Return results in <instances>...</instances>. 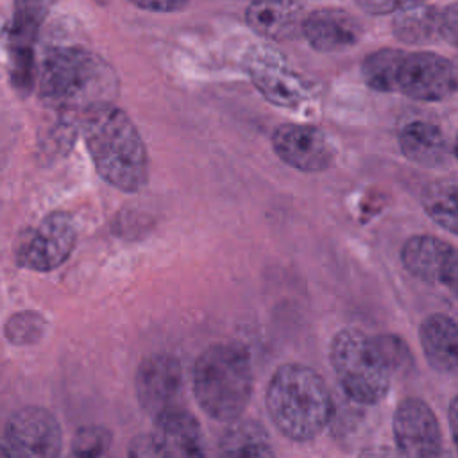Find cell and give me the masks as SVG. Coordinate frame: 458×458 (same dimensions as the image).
Here are the masks:
<instances>
[{
  "label": "cell",
  "instance_id": "1f68e13d",
  "mask_svg": "<svg viewBox=\"0 0 458 458\" xmlns=\"http://www.w3.org/2000/svg\"><path fill=\"white\" fill-rule=\"evenodd\" d=\"M0 456H13V453L5 442H0Z\"/></svg>",
  "mask_w": 458,
  "mask_h": 458
},
{
  "label": "cell",
  "instance_id": "4316f807",
  "mask_svg": "<svg viewBox=\"0 0 458 458\" xmlns=\"http://www.w3.org/2000/svg\"><path fill=\"white\" fill-rule=\"evenodd\" d=\"M440 38L458 47V2L440 13Z\"/></svg>",
  "mask_w": 458,
  "mask_h": 458
},
{
  "label": "cell",
  "instance_id": "5b68a950",
  "mask_svg": "<svg viewBox=\"0 0 458 458\" xmlns=\"http://www.w3.org/2000/svg\"><path fill=\"white\" fill-rule=\"evenodd\" d=\"M329 363L352 403L372 406L386 397L394 370L376 336L354 327L340 329L329 344Z\"/></svg>",
  "mask_w": 458,
  "mask_h": 458
},
{
  "label": "cell",
  "instance_id": "9a60e30c",
  "mask_svg": "<svg viewBox=\"0 0 458 458\" xmlns=\"http://www.w3.org/2000/svg\"><path fill=\"white\" fill-rule=\"evenodd\" d=\"M428 365L444 376L458 377V322L445 313L428 315L419 327Z\"/></svg>",
  "mask_w": 458,
  "mask_h": 458
},
{
  "label": "cell",
  "instance_id": "7402d4cb",
  "mask_svg": "<svg viewBox=\"0 0 458 458\" xmlns=\"http://www.w3.org/2000/svg\"><path fill=\"white\" fill-rule=\"evenodd\" d=\"M426 215L442 229L458 236V181L429 182L420 197Z\"/></svg>",
  "mask_w": 458,
  "mask_h": 458
},
{
  "label": "cell",
  "instance_id": "30bf717a",
  "mask_svg": "<svg viewBox=\"0 0 458 458\" xmlns=\"http://www.w3.org/2000/svg\"><path fill=\"white\" fill-rule=\"evenodd\" d=\"M392 431L397 453L411 458L440 456L442 431L431 406L420 397H404L395 406Z\"/></svg>",
  "mask_w": 458,
  "mask_h": 458
},
{
  "label": "cell",
  "instance_id": "ffe728a7",
  "mask_svg": "<svg viewBox=\"0 0 458 458\" xmlns=\"http://www.w3.org/2000/svg\"><path fill=\"white\" fill-rule=\"evenodd\" d=\"M394 36L406 45H428L440 38V11L417 4L397 11L392 21Z\"/></svg>",
  "mask_w": 458,
  "mask_h": 458
},
{
  "label": "cell",
  "instance_id": "2e32d148",
  "mask_svg": "<svg viewBox=\"0 0 458 458\" xmlns=\"http://www.w3.org/2000/svg\"><path fill=\"white\" fill-rule=\"evenodd\" d=\"M401 154L424 168L442 166L449 154L451 147L444 131L426 120H410L397 132Z\"/></svg>",
  "mask_w": 458,
  "mask_h": 458
},
{
  "label": "cell",
  "instance_id": "f546056e",
  "mask_svg": "<svg viewBox=\"0 0 458 458\" xmlns=\"http://www.w3.org/2000/svg\"><path fill=\"white\" fill-rule=\"evenodd\" d=\"M127 453L131 456H157V449L154 445V440L150 437V433L147 435H138L131 444Z\"/></svg>",
  "mask_w": 458,
  "mask_h": 458
},
{
  "label": "cell",
  "instance_id": "484cf974",
  "mask_svg": "<svg viewBox=\"0 0 458 458\" xmlns=\"http://www.w3.org/2000/svg\"><path fill=\"white\" fill-rule=\"evenodd\" d=\"M424 0H356V4L369 14H395L406 7L422 4Z\"/></svg>",
  "mask_w": 458,
  "mask_h": 458
},
{
  "label": "cell",
  "instance_id": "9c48e42d",
  "mask_svg": "<svg viewBox=\"0 0 458 458\" xmlns=\"http://www.w3.org/2000/svg\"><path fill=\"white\" fill-rule=\"evenodd\" d=\"M5 444L13 456L55 458L63 451V429L43 406H23L5 424Z\"/></svg>",
  "mask_w": 458,
  "mask_h": 458
},
{
  "label": "cell",
  "instance_id": "d6a6232c",
  "mask_svg": "<svg viewBox=\"0 0 458 458\" xmlns=\"http://www.w3.org/2000/svg\"><path fill=\"white\" fill-rule=\"evenodd\" d=\"M453 156H454V157H456V161H458V132H456L454 141H453Z\"/></svg>",
  "mask_w": 458,
  "mask_h": 458
},
{
  "label": "cell",
  "instance_id": "7c38bea8",
  "mask_svg": "<svg viewBox=\"0 0 458 458\" xmlns=\"http://www.w3.org/2000/svg\"><path fill=\"white\" fill-rule=\"evenodd\" d=\"M272 150L299 172H322L333 165L335 147L327 134L310 123H281L272 132Z\"/></svg>",
  "mask_w": 458,
  "mask_h": 458
},
{
  "label": "cell",
  "instance_id": "83f0119b",
  "mask_svg": "<svg viewBox=\"0 0 458 458\" xmlns=\"http://www.w3.org/2000/svg\"><path fill=\"white\" fill-rule=\"evenodd\" d=\"M140 9L152 13H174L182 9L190 0H129Z\"/></svg>",
  "mask_w": 458,
  "mask_h": 458
},
{
  "label": "cell",
  "instance_id": "ac0fdd59",
  "mask_svg": "<svg viewBox=\"0 0 458 458\" xmlns=\"http://www.w3.org/2000/svg\"><path fill=\"white\" fill-rule=\"evenodd\" d=\"M302 18V5L297 0H250L245 11L247 25L270 39H288L301 32Z\"/></svg>",
  "mask_w": 458,
  "mask_h": 458
},
{
  "label": "cell",
  "instance_id": "d6986e66",
  "mask_svg": "<svg viewBox=\"0 0 458 458\" xmlns=\"http://www.w3.org/2000/svg\"><path fill=\"white\" fill-rule=\"evenodd\" d=\"M231 426L218 440V453L224 456H259L270 458L274 456V449L270 444V437L267 429L258 420L236 419L229 422Z\"/></svg>",
  "mask_w": 458,
  "mask_h": 458
},
{
  "label": "cell",
  "instance_id": "44dd1931",
  "mask_svg": "<svg viewBox=\"0 0 458 458\" xmlns=\"http://www.w3.org/2000/svg\"><path fill=\"white\" fill-rule=\"evenodd\" d=\"M55 0H14V14L9 32L11 54H34L38 30Z\"/></svg>",
  "mask_w": 458,
  "mask_h": 458
},
{
  "label": "cell",
  "instance_id": "6da1fadb",
  "mask_svg": "<svg viewBox=\"0 0 458 458\" xmlns=\"http://www.w3.org/2000/svg\"><path fill=\"white\" fill-rule=\"evenodd\" d=\"M79 129L97 174L125 193L148 182V152L131 116L113 102L93 104L77 113Z\"/></svg>",
  "mask_w": 458,
  "mask_h": 458
},
{
  "label": "cell",
  "instance_id": "3957f363",
  "mask_svg": "<svg viewBox=\"0 0 458 458\" xmlns=\"http://www.w3.org/2000/svg\"><path fill=\"white\" fill-rule=\"evenodd\" d=\"M113 68L97 54L79 47L50 48L39 70V98L61 114L111 102L116 93Z\"/></svg>",
  "mask_w": 458,
  "mask_h": 458
},
{
  "label": "cell",
  "instance_id": "603a6c76",
  "mask_svg": "<svg viewBox=\"0 0 458 458\" xmlns=\"http://www.w3.org/2000/svg\"><path fill=\"white\" fill-rule=\"evenodd\" d=\"M47 329V320L38 311H18L13 313L4 324V336L13 345H34L38 344Z\"/></svg>",
  "mask_w": 458,
  "mask_h": 458
},
{
  "label": "cell",
  "instance_id": "4dcf8cb0",
  "mask_svg": "<svg viewBox=\"0 0 458 458\" xmlns=\"http://www.w3.org/2000/svg\"><path fill=\"white\" fill-rule=\"evenodd\" d=\"M447 419H449V428H451V437L458 453V394L449 401V410H447Z\"/></svg>",
  "mask_w": 458,
  "mask_h": 458
},
{
  "label": "cell",
  "instance_id": "52a82bcc",
  "mask_svg": "<svg viewBox=\"0 0 458 458\" xmlns=\"http://www.w3.org/2000/svg\"><path fill=\"white\" fill-rule=\"evenodd\" d=\"M77 243V225L70 213L52 211L16 242L14 259L34 272H52L61 267Z\"/></svg>",
  "mask_w": 458,
  "mask_h": 458
},
{
  "label": "cell",
  "instance_id": "e0dca14e",
  "mask_svg": "<svg viewBox=\"0 0 458 458\" xmlns=\"http://www.w3.org/2000/svg\"><path fill=\"white\" fill-rule=\"evenodd\" d=\"M453 245L435 234H413L401 249L403 267L419 281L440 284Z\"/></svg>",
  "mask_w": 458,
  "mask_h": 458
},
{
  "label": "cell",
  "instance_id": "ba28073f",
  "mask_svg": "<svg viewBox=\"0 0 458 458\" xmlns=\"http://www.w3.org/2000/svg\"><path fill=\"white\" fill-rule=\"evenodd\" d=\"M243 70L254 88L274 106L297 109L310 100L308 82L268 47H254L245 54Z\"/></svg>",
  "mask_w": 458,
  "mask_h": 458
},
{
  "label": "cell",
  "instance_id": "7a4b0ae2",
  "mask_svg": "<svg viewBox=\"0 0 458 458\" xmlns=\"http://www.w3.org/2000/svg\"><path fill=\"white\" fill-rule=\"evenodd\" d=\"M265 404L276 429L292 442L315 440L329 426L335 410L324 377L304 363H283L276 369Z\"/></svg>",
  "mask_w": 458,
  "mask_h": 458
},
{
  "label": "cell",
  "instance_id": "4fadbf2b",
  "mask_svg": "<svg viewBox=\"0 0 458 458\" xmlns=\"http://www.w3.org/2000/svg\"><path fill=\"white\" fill-rule=\"evenodd\" d=\"M154 429L150 433L157 456H179L199 458L206 454V440L202 428L195 415L184 406L168 408L156 417Z\"/></svg>",
  "mask_w": 458,
  "mask_h": 458
},
{
  "label": "cell",
  "instance_id": "8fae6325",
  "mask_svg": "<svg viewBox=\"0 0 458 458\" xmlns=\"http://www.w3.org/2000/svg\"><path fill=\"white\" fill-rule=\"evenodd\" d=\"M136 397L145 413H157L179 406L184 390L182 365L174 354L156 352L141 360L134 377Z\"/></svg>",
  "mask_w": 458,
  "mask_h": 458
},
{
  "label": "cell",
  "instance_id": "f1b7e54d",
  "mask_svg": "<svg viewBox=\"0 0 458 458\" xmlns=\"http://www.w3.org/2000/svg\"><path fill=\"white\" fill-rule=\"evenodd\" d=\"M440 284L447 286L449 292L458 299V249H453V252L447 259V265H445Z\"/></svg>",
  "mask_w": 458,
  "mask_h": 458
},
{
  "label": "cell",
  "instance_id": "277c9868",
  "mask_svg": "<svg viewBox=\"0 0 458 458\" xmlns=\"http://www.w3.org/2000/svg\"><path fill=\"white\" fill-rule=\"evenodd\" d=\"M254 392L249 352L240 344H213L193 365V395L200 410L218 422L240 419Z\"/></svg>",
  "mask_w": 458,
  "mask_h": 458
},
{
  "label": "cell",
  "instance_id": "cb8c5ba5",
  "mask_svg": "<svg viewBox=\"0 0 458 458\" xmlns=\"http://www.w3.org/2000/svg\"><path fill=\"white\" fill-rule=\"evenodd\" d=\"M111 440H113V435L106 426H98V424L82 426L77 429L72 440L70 453L73 456H86V458L102 456L109 451Z\"/></svg>",
  "mask_w": 458,
  "mask_h": 458
},
{
  "label": "cell",
  "instance_id": "8992f818",
  "mask_svg": "<svg viewBox=\"0 0 458 458\" xmlns=\"http://www.w3.org/2000/svg\"><path fill=\"white\" fill-rule=\"evenodd\" d=\"M458 89L454 64L435 52L397 50L385 93H399L413 100L440 102Z\"/></svg>",
  "mask_w": 458,
  "mask_h": 458
},
{
  "label": "cell",
  "instance_id": "d4e9b609",
  "mask_svg": "<svg viewBox=\"0 0 458 458\" xmlns=\"http://www.w3.org/2000/svg\"><path fill=\"white\" fill-rule=\"evenodd\" d=\"M376 340L379 342L392 370H397L401 367H408V363H411L410 349L406 347L404 340L399 338L397 335H376Z\"/></svg>",
  "mask_w": 458,
  "mask_h": 458
},
{
  "label": "cell",
  "instance_id": "5bb4252c",
  "mask_svg": "<svg viewBox=\"0 0 458 458\" xmlns=\"http://www.w3.org/2000/svg\"><path fill=\"white\" fill-rule=\"evenodd\" d=\"M301 32L317 52H342L358 43L361 27L345 11L318 9L302 18Z\"/></svg>",
  "mask_w": 458,
  "mask_h": 458
}]
</instances>
